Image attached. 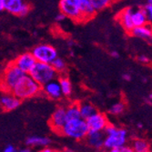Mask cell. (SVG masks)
<instances>
[{"label":"cell","instance_id":"24","mask_svg":"<svg viewBox=\"0 0 152 152\" xmlns=\"http://www.w3.org/2000/svg\"><path fill=\"white\" fill-rule=\"evenodd\" d=\"M124 110H125V104L122 103V102H118V103H115L114 105H112L109 107L108 112L111 115L117 116V115L123 113Z\"/></svg>","mask_w":152,"mask_h":152},{"label":"cell","instance_id":"35","mask_svg":"<svg viewBox=\"0 0 152 152\" xmlns=\"http://www.w3.org/2000/svg\"><path fill=\"white\" fill-rule=\"evenodd\" d=\"M43 151L48 152V151H52V149H51V148H47V147H45V148H43Z\"/></svg>","mask_w":152,"mask_h":152},{"label":"cell","instance_id":"9","mask_svg":"<svg viewBox=\"0 0 152 152\" xmlns=\"http://www.w3.org/2000/svg\"><path fill=\"white\" fill-rule=\"evenodd\" d=\"M13 62L24 73L28 74L37 63V60L31 52H26L18 56Z\"/></svg>","mask_w":152,"mask_h":152},{"label":"cell","instance_id":"38","mask_svg":"<svg viewBox=\"0 0 152 152\" xmlns=\"http://www.w3.org/2000/svg\"><path fill=\"white\" fill-rule=\"evenodd\" d=\"M142 80H143V82H147V78H143Z\"/></svg>","mask_w":152,"mask_h":152},{"label":"cell","instance_id":"36","mask_svg":"<svg viewBox=\"0 0 152 152\" xmlns=\"http://www.w3.org/2000/svg\"><path fill=\"white\" fill-rule=\"evenodd\" d=\"M147 4H148V5L152 6V0H147Z\"/></svg>","mask_w":152,"mask_h":152},{"label":"cell","instance_id":"28","mask_svg":"<svg viewBox=\"0 0 152 152\" xmlns=\"http://www.w3.org/2000/svg\"><path fill=\"white\" fill-rule=\"evenodd\" d=\"M16 150H17L16 148L14 147L13 145H7V146L5 148V149H4L5 152H15Z\"/></svg>","mask_w":152,"mask_h":152},{"label":"cell","instance_id":"30","mask_svg":"<svg viewBox=\"0 0 152 152\" xmlns=\"http://www.w3.org/2000/svg\"><path fill=\"white\" fill-rule=\"evenodd\" d=\"M122 78L125 81H130L131 80V76L129 73H125V74L122 75Z\"/></svg>","mask_w":152,"mask_h":152},{"label":"cell","instance_id":"15","mask_svg":"<svg viewBox=\"0 0 152 152\" xmlns=\"http://www.w3.org/2000/svg\"><path fill=\"white\" fill-rule=\"evenodd\" d=\"M105 133L102 131H91L89 130L87 137H86V140L88 144L96 148V149H100L103 148L104 146V140H105Z\"/></svg>","mask_w":152,"mask_h":152},{"label":"cell","instance_id":"18","mask_svg":"<svg viewBox=\"0 0 152 152\" xmlns=\"http://www.w3.org/2000/svg\"><path fill=\"white\" fill-rule=\"evenodd\" d=\"M132 21H133L134 26H143L148 22L143 7H140L139 9L132 12Z\"/></svg>","mask_w":152,"mask_h":152},{"label":"cell","instance_id":"29","mask_svg":"<svg viewBox=\"0 0 152 152\" xmlns=\"http://www.w3.org/2000/svg\"><path fill=\"white\" fill-rule=\"evenodd\" d=\"M66 16H65V14H63L62 12L60 13V14H58V15L56 17V20L57 21H58V22H61V21H63V20H65L66 19Z\"/></svg>","mask_w":152,"mask_h":152},{"label":"cell","instance_id":"2","mask_svg":"<svg viewBox=\"0 0 152 152\" xmlns=\"http://www.w3.org/2000/svg\"><path fill=\"white\" fill-rule=\"evenodd\" d=\"M41 90L42 86H40L29 74H25L14 87L12 93L22 100L37 96Z\"/></svg>","mask_w":152,"mask_h":152},{"label":"cell","instance_id":"25","mask_svg":"<svg viewBox=\"0 0 152 152\" xmlns=\"http://www.w3.org/2000/svg\"><path fill=\"white\" fill-rule=\"evenodd\" d=\"M52 66L55 68V70H56L58 73H61V72H64L65 69H66V63L65 61L60 58H56L54 59V61L51 63Z\"/></svg>","mask_w":152,"mask_h":152},{"label":"cell","instance_id":"12","mask_svg":"<svg viewBox=\"0 0 152 152\" xmlns=\"http://www.w3.org/2000/svg\"><path fill=\"white\" fill-rule=\"evenodd\" d=\"M21 99L16 96L12 92H5L0 96V107L5 111H12L19 107Z\"/></svg>","mask_w":152,"mask_h":152},{"label":"cell","instance_id":"6","mask_svg":"<svg viewBox=\"0 0 152 152\" xmlns=\"http://www.w3.org/2000/svg\"><path fill=\"white\" fill-rule=\"evenodd\" d=\"M28 74L40 86H43L48 82L56 79L58 76V72L55 70L51 64L37 61Z\"/></svg>","mask_w":152,"mask_h":152},{"label":"cell","instance_id":"26","mask_svg":"<svg viewBox=\"0 0 152 152\" xmlns=\"http://www.w3.org/2000/svg\"><path fill=\"white\" fill-rule=\"evenodd\" d=\"M143 9H144L146 15H147L148 22H152V6L147 4L143 7Z\"/></svg>","mask_w":152,"mask_h":152},{"label":"cell","instance_id":"33","mask_svg":"<svg viewBox=\"0 0 152 152\" xmlns=\"http://www.w3.org/2000/svg\"><path fill=\"white\" fill-rule=\"evenodd\" d=\"M137 128H139V129H142L143 128V124L141 122H140V123L137 124Z\"/></svg>","mask_w":152,"mask_h":152},{"label":"cell","instance_id":"20","mask_svg":"<svg viewBox=\"0 0 152 152\" xmlns=\"http://www.w3.org/2000/svg\"><path fill=\"white\" fill-rule=\"evenodd\" d=\"M79 110H80V117L82 118H84L85 120L88 119L92 115H94L96 112H98L94 106L88 103L79 105Z\"/></svg>","mask_w":152,"mask_h":152},{"label":"cell","instance_id":"1","mask_svg":"<svg viewBox=\"0 0 152 152\" xmlns=\"http://www.w3.org/2000/svg\"><path fill=\"white\" fill-rule=\"evenodd\" d=\"M58 6L66 18L79 23L93 18L96 13L89 0H60Z\"/></svg>","mask_w":152,"mask_h":152},{"label":"cell","instance_id":"31","mask_svg":"<svg viewBox=\"0 0 152 152\" xmlns=\"http://www.w3.org/2000/svg\"><path fill=\"white\" fill-rule=\"evenodd\" d=\"M110 56H111L112 58H119V54H118V51L113 50V51L110 52Z\"/></svg>","mask_w":152,"mask_h":152},{"label":"cell","instance_id":"10","mask_svg":"<svg viewBox=\"0 0 152 152\" xmlns=\"http://www.w3.org/2000/svg\"><path fill=\"white\" fill-rule=\"evenodd\" d=\"M66 121H67V118H66V108L58 107L55 110V112L52 114L50 120H49V125H50V128L55 132L59 133Z\"/></svg>","mask_w":152,"mask_h":152},{"label":"cell","instance_id":"11","mask_svg":"<svg viewBox=\"0 0 152 152\" xmlns=\"http://www.w3.org/2000/svg\"><path fill=\"white\" fill-rule=\"evenodd\" d=\"M89 130L91 131H103L106 126L108 124L107 117L102 114L96 112L94 115L86 119Z\"/></svg>","mask_w":152,"mask_h":152},{"label":"cell","instance_id":"8","mask_svg":"<svg viewBox=\"0 0 152 152\" xmlns=\"http://www.w3.org/2000/svg\"><path fill=\"white\" fill-rule=\"evenodd\" d=\"M4 10L16 16L24 17L29 12V5L25 0H4Z\"/></svg>","mask_w":152,"mask_h":152},{"label":"cell","instance_id":"16","mask_svg":"<svg viewBox=\"0 0 152 152\" xmlns=\"http://www.w3.org/2000/svg\"><path fill=\"white\" fill-rule=\"evenodd\" d=\"M151 33H152V23L148 22L146 25L143 26H134L129 34L139 38L148 39L151 37Z\"/></svg>","mask_w":152,"mask_h":152},{"label":"cell","instance_id":"39","mask_svg":"<svg viewBox=\"0 0 152 152\" xmlns=\"http://www.w3.org/2000/svg\"><path fill=\"white\" fill-rule=\"evenodd\" d=\"M151 23H152V22H151ZM150 39L152 40V33H151V37H150Z\"/></svg>","mask_w":152,"mask_h":152},{"label":"cell","instance_id":"14","mask_svg":"<svg viewBox=\"0 0 152 152\" xmlns=\"http://www.w3.org/2000/svg\"><path fill=\"white\" fill-rule=\"evenodd\" d=\"M42 91L48 96V98L53 99H58L61 98V96L63 95L59 82L58 80H56V79L51 80L48 82L47 84L43 85Z\"/></svg>","mask_w":152,"mask_h":152},{"label":"cell","instance_id":"13","mask_svg":"<svg viewBox=\"0 0 152 152\" xmlns=\"http://www.w3.org/2000/svg\"><path fill=\"white\" fill-rule=\"evenodd\" d=\"M132 8L131 7H126L123 10H121L117 16V19L122 28L128 33H130L131 29L134 27L133 21H132Z\"/></svg>","mask_w":152,"mask_h":152},{"label":"cell","instance_id":"19","mask_svg":"<svg viewBox=\"0 0 152 152\" xmlns=\"http://www.w3.org/2000/svg\"><path fill=\"white\" fill-rule=\"evenodd\" d=\"M131 148L135 152H148L150 150L148 142L143 139H136L133 140Z\"/></svg>","mask_w":152,"mask_h":152},{"label":"cell","instance_id":"22","mask_svg":"<svg viewBox=\"0 0 152 152\" xmlns=\"http://www.w3.org/2000/svg\"><path fill=\"white\" fill-rule=\"evenodd\" d=\"M66 118L68 119H74V118H78L80 117V110H79V105L77 104H73L70 107L66 108Z\"/></svg>","mask_w":152,"mask_h":152},{"label":"cell","instance_id":"3","mask_svg":"<svg viewBox=\"0 0 152 152\" xmlns=\"http://www.w3.org/2000/svg\"><path fill=\"white\" fill-rule=\"evenodd\" d=\"M88 131L89 129L87 121L84 118H78L74 119H68L63 126L59 134L71 137V139L76 140H82L86 139Z\"/></svg>","mask_w":152,"mask_h":152},{"label":"cell","instance_id":"4","mask_svg":"<svg viewBox=\"0 0 152 152\" xmlns=\"http://www.w3.org/2000/svg\"><path fill=\"white\" fill-rule=\"evenodd\" d=\"M26 73L19 69L14 62H10L5 67L2 74H0V91L2 93L12 92L18 81Z\"/></svg>","mask_w":152,"mask_h":152},{"label":"cell","instance_id":"17","mask_svg":"<svg viewBox=\"0 0 152 152\" xmlns=\"http://www.w3.org/2000/svg\"><path fill=\"white\" fill-rule=\"evenodd\" d=\"M26 144L27 147L36 148V147H48L50 144L49 139L46 137H40V136H31L27 137L26 140Z\"/></svg>","mask_w":152,"mask_h":152},{"label":"cell","instance_id":"37","mask_svg":"<svg viewBox=\"0 0 152 152\" xmlns=\"http://www.w3.org/2000/svg\"><path fill=\"white\" fill-rule=\"evenodd\" d=\"M21 151H24V152H26V151H30V149L29 148H26V149H21Z\"/></svg>","mask_w":152,"mask_h":152},{"label":"cell","instance_id":"34","mask_svg":"<svg viewBox=\"0 0 152 152\" xmlns=\"http://www.w3.org/2000/svg\"><path fill=\"white\" fill-rule=\"evenodd\" d=\"M148 100L149 102H151V101H152V93L148 95Z\"/></svg>","mask_w":152,"mask_h":152},{"label":"cell","instance_id":"21","mask_svg":"<svg viewBox=\"0 0 152 152\" xmlns=\"http://www.w3.org/2000/svg\"><path fill=\"white\" fill-rule=\"evenodd\" d=\"M58 82L60 84L62 94L64 96H69L72 92V85L70 80L66 77H62L58 79Z\"/></svg>","mask_w":152,"mask_h":152},{"label":"cell","instance_id":"27","mask_svg":"<svg viewBox=\"0 0 152 152\" xmlns=\"http://www.w3.org/2000/svg\"><path fill=\"white\" fill-rule=\"evenodd\" d=\"M137 60H139L140 63H143V64H147L149 62V58L146 56H140L137 58Z\"/></svg>","mask_w":152,"mask_h":152},{"label":"cell","instance_id":"23","mask_svg":"<svg viewBox=\"0 0 152 152\" xmlns=\"http://www.w3.org/2000/svg\"><path fill=\"white\" fill-rule=\"evenodd\" d=\"M96 11H101L108 7L115 0H89Z\"/></svg>","mask_w":152,"mask_h":152},{"label":"cell","instance_id":"32","mask_svg":"<svg viewBox=\"0 0 152 152\" xmlns=\"http://www.w3.org/2000/svg\"><path fill=\"white\" fill-rule=\"evenodd\" d=\"M4 10V0H0V11Z\"/></svg>","mask_w":152,"mask_h":152},{"label":"cell","instance_id":"5","mask_svg":"<svg viewBox=\"0 0 152 152\" xmlns=\"http://www.w3.org/2000/svg\"><path fill=\"white\" fill-rule=\"evenodd\" d=\"M103 131L106 135L103 148L111 150L126 144L128 139V131L126 129L107 124Z\"/></svg>","mask_w":152,"mask_h":152},{"label":"cell","instance_id":"7","mask_svg":"<svg viewBox=\"0 0 152 152\" xmlns=\"http://www.w3.org/2000/svg\"><path fill=\"white\" fill-rule=\"evenodd\" d=\"M37 62L51 64L54 59L58 58L57 49L49 44L37 45L31 52Z\"/></svg>","mask_w":152,"mask_h":152}]
</instances>
